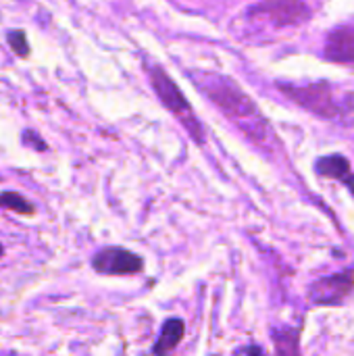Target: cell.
<instances>
[{"label":"cell","mask_w":354,"mask_h":356,"mask_svg":"<svg viewBox=\"0 0 354 356\" xmlns=\"http://www.w3.org/2000/svg\"><path fill=\"white\" fill-rule=\"evenodd\" d=\"M198 86L223 113H227L234 121H238L242 129L248 131V136L257 138L259 142L265 140V134H269V129L267 123L263 121V115L234 81L221 75L204 73Z\"/></svg>","instance_id":"6da1fadb"},{"label":"cell","mask_w":354,"mask_h":356,"mask_svg":"<svg viewBox=\"0 0 354 356\" xmlns=\"http://www.w3.org/2000/svg\"><path fill=\"white\" fill-rule=\"evenodd\" d=\"M150 83L156 92V96L161 98V102L184 123V127L190 131V136L196 140V142H202L204 140V131H202V125L196 121L194 117V111L190 106V102L186 100V96L182 94V90L177 88V83L161 69V67H152L150 69Z\"/></svg>","instance_id":"7a4b0ae2"},{"label":"cell","mask_w":354,"mask_h":356,"mask_svg":"<svg viewBox=\"0 0 354 356\" xmlns=\"http://www.w3.org/2000/svg\"><path fill=\"white\" fill-rule=\"evenodd\" d=\"M284 94H288L292 100H296L298 104H303L305 108L321 115V117H334L338 115V106L332 98V90L325 83H313V86H305V88H288V86H280Z\"/></svg>","instance_id":"3957f363"},{"label":"cell","mask_w":354,"mask_h":356,"mask_svg":"<svg viewBox=\"0 0 354 356\" xmlns=\"http://www.w3.org/2000/svg\"><path fill=\"white\" fill-rule=\"evenodd\" d=\"M92 267L102 275H129L142 271V259L125 248H104L92 259Z\"/></svg>","instance_id":"277c9868"},{"label":"cell","mask_w":354,"mask_h":356,"mask_svg":"<svg viewBox=\"0 0 354 356\" xmlns=\"http://www.w3.org/2000/svg\"><path fill=\"white\" fill-rule=\"evenodd\" d=\"M353 288L354 273L344 271V273H336V275L319 280L311 290V298L317 305H338L353 292Z\"/></svg>","instance_id":"5b68a950"},{"label":"cell","mask_w":354,"mask_h":356,"mask_svg":"<svg viewBox=\"0 0 354 356\" xmlns=\"http://www.w3.org/2000/svg\"><path fill=\"white\" fill-rule=\"evenodd\" d=\"M252 13H265V17L277 25H292V23H303L309 19V8L305 4H298V2L261 4V6H255Z\"/></svg>","instance_id":"8992f818"},{"label":"cell","mask_w":354,"mask_h":356,"mask_svg":"<svg viewBox=\"0 0 354 356\" xmlns=\"http://www.w3.org/2000/svg\"><path fill=\"white\" fill-rule=\"evenodd\" d=\"M325 56L334 63L354 65V25L338 27L328 35Z\"/></svg>","instance_id":"52a82bcc"},{"label":"cell","mask_w":354,"mask_h":356,"mask_svg":"<svg viewBox=\"0 0 354 356\" xmlns=\"http://www.w3.org/2000/svg\"><path fill=\"white\" fill-rule=\"evenodd\" d=\"M184 332H186L184 321H179V319H169V321L163 325V334H161V338H159V342H156V346H154V355L167 356L171 350H175V346H177V344L182 342V338H184Z\"/></svg>","instance_id":"ba28073f"},{"label":"cell","mask_w":354,"mask_h":356,"mask_svg":"<svg viewBox=\"0 0 354 356\" xmlns=\"http://www.w3.org/2000/svg\"><path fill=\"white\" fill-rule=\"evenodd\" d=\"M319 171H321L323 175H328V177L348 179V181H351L348 186L353 188V192H354V177L351 175V165H348V161H346L344 156L334 154V156L321 159V161H319Z\"/></svg>","instance_id":"9c48e42d"},{"label":"cell","mask_w":354,"mask_h":356,"mask_svg":"<svg viewBox=\"0 0 354 356\" xmlns=\"http://www.w3.org/2000/svg\"><path fill=\"white\" fill-rule=\"evenodd\" d=\"M0 207L13 209V211H17L21 215H33L35 213V207L27 198H23L21 194H17V192H4V194H0Z\"/></svg>","instance_id":"30bf717a"},{"label":"cell","mask_w":354,"mask_h":356,"mask_svg":"<svg viewBox=\"0 0 354 356\" xmlns=\"http://www.w3.org/2000/svg\"><path fill=\"white\" fill-rule=\"evenodd\" d=\"M275 346H277V356H300L296 332L275 334Z\"/></svg>","instance_id":"8fae6325"},{"label":"cell","mask_w":354,"mask_h":356,"mask_svg":"<svg viewBox=\"0 0 354 356\" xmlns=\"http://www.w3.org/2000/svg\"><path fill=\"white\" fill-rule=\"evenodd\" d=\"M6 40H8L10 48L15 50V54H19V56H27V54H29V44H27V35H25L23 29H13V31H8Z\"/></svg>","instance_id":"7c38bea8"},{"label":"cell","mask_w":354,"mask_h":356,"mask_svg":"<svg viewBox=\"0 0 354 356\" xmlns=\"http://www.w3.org/2000/svg\"><path fill=\"white\" fill-rule=\"evenodd\" d=\"M0 257H2V246H0Z\"/></svg>","instance_id":"4fadbf2b"}]
</instances>
